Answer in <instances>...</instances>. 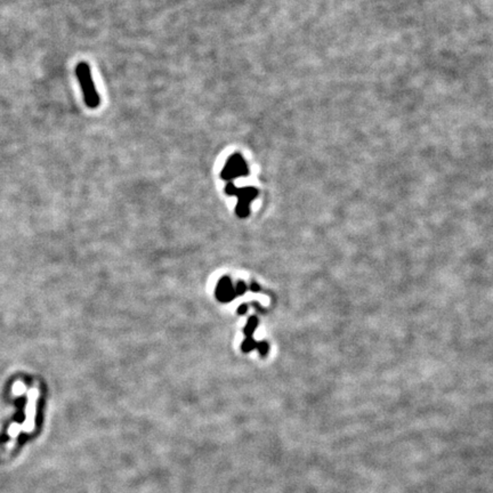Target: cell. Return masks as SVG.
<instances>
[{
  "mask_svg": "<svg viewBox=\"0 0 493 493\" xmlns=\"http://www.w3.org/2000/svg\"><path fill=\"white\" fill-rule=\"evenodd\" d=\"M216 293H217L218 299L224 301V303H226V301H229L231 299H233L234 296L236 295L232 283H231V281L228 278H224L218 283Z\"/></svg>",
  "mask_w": 493,
  "mask_h": 493,
  "instance_id": "4",
  "label": "cell"
},
{
  "mask_svg": "<svg viewBox=\"0 0 493 493\" xmlns=\"http://www.w3.org/2000/svg\"><path fill=\"white\" fill-rule=\"evenodd\" d=\"M244 290H245V285H244L242 282H240V283L238 284V286H236L235 293L239 294V295H242V294L244 293Z\"/></svg>",
  "mask_w": 493,
  "mask_h": 493,
  "instance_id": "5",
  "label": "cell"
},
{
  "mask_svg": "<svg viewBox=\"0 0 493 493\" xmlns=\"http://www.w3.org/2000/svg\"><path fill=\"white\" fill-rule=\"evenodd\" d=\"M225 192L229 195H236L239 198V203L236 206V214L240 217H245L249 215V204L258 195V191L254 188L236 189L233 183H229L225 188Z\"/></svg>",
  "mask_w": 493,
  "mask_h": 493,
  "instance_id": "2",
  "label": "cell"
},
{
  "mask_svg": "<svg viewBox=\"0 0 493 493\" xmlns=\"http://www.w3.org/2000/svg\"><path fill=\"white\" fill-rule=\"evenodd\" d=\"M75 74L83 90L85 103L89 109H97L100 104V99L95 87L89 65L86 62H80L75 68Z\"/></svg>",
  "mask_w": 493,
  "mask_h": 493,
  "instance_id": "1",
  "label": "cell"
},
{
  "mask_svg": "<svg viewBox=\"0 0 493 493\" xmlns=\"http://www.w3.org/2000/svg\"><path fill=\"white\" fill-rule=\"evenodd\" d=\"M249 168L244 158L241 153H233L226 161L224 168L220 174V177L224 180H232L241 176H248Z\"/></svg>",
  "mask_w": 493,
  "mask_h": 493,
  "instance_id": "3",
  "label": "cell"
}]
</instances>
